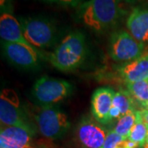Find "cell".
Returning <instances> with one entry per match:
<instances>
[{
    "mask_svg": "<svg viewBox=\"0 0 148 148\" xmlns=\"http://www.w3.org/2000/svg\"><path fill=\"white\" fill-rule=\"evenodd\" d=\"M123 11L119 0H87L77 8V17L93 32L105 33L118 25Z\"/></svg>",
    "mask_w": 148,
    "mask_h": 148,
    "instance_id": "cell-1",
    "label": "cell"
},
{
    "mask_svg": "<svg viewBox=\"0 0 148 148\" xmlns=\"http://www.w3.org/2000/svg\"><path fill=\"white\" fill-rule=\"evenodd\" d=\"M87 45L84 34L79 31L69 33L49 55V62L63 72L73 71L84 63Z\"/></svg>",
    "mask_w": 148,
    "mask_h": 148,
    "instance_id": "cell-2",
    "label": "cell"
},
{
    "mask_svg": "<svg viewBox=\"0 0 148 148\" xmlns=\"http://www.w3.org/2000/svg\"><path fill=\"white\" fill-rule=\"evenodd\" d=\"M23 35L28 42L36 49H48L57 42L58 28L54 22L45 16L20 17Z\"/></svg>",
    "mask_w": 148,
    "mask_h": 148,
    "instance_id": "cell-3",
    "label": "cell"
},
{
    "mask_svg": "<svg viewBox=\"0 0 148 148\" xmlns=\"http://www.w3.org/2000/svg\"><path fill=\"white\" fill-rule=\"evenodd\" d=\"M35 119L39 132L49 140L63 138L70 127L67 114L60 108L54 106L39 107Z\"/></svg>",
    "mask_w": 148,
    "mask_h": 148,
    "instance_id": "cell-4",
    "label": "cell"
},
{
    "mask_svg": "<svg viewBox=\"0 0 148 148\" xmlns=\"http://www.w3.org/2000/svg\"><path fill=\"white\" fill-rule=\"evenodd\" d=\"M73 92V86L69 82L48 76L40 77L33 85L32 95L40 106H53L68 98Z\"/></svg>",
    "mask_w": 148,
    "mask_h": 148,
    "instance_id": "cell-5",
    "label": "cell"
},
{
    "mask_svg": "<svg viewBox=\"0 0 148 148\" xmlns=\"http://www.w3.org/2000/svg\"><path fill=\"white\" fill-rule=\"evenodd\" d=\"M145 45L138 41L127 31L119 30L111 35L109 43V54L119 63H127L143 56Z\"/></svg>",
    "mask_w": 148,
    "mask_h": 148,
    "instance_id": "cell-6",
    "label": "cell"
},
{
    "mask_svg": "<svg viewBox=\"0 0 148 148\" xmlns=\"http://www.w3.org/2000/svg\"><path fill=\"white\" fill-rule=\"evenodd\" d=\"M0 121L2 127L26 126L32 127L27 119L16 93L5 88L0 95Z\"/></svg>",
    "mask_w": 148,
    "mask_h": 148,
    "instance_id": "cell-7",
    "label": "cell"
},
{
    "mask_svg": "<svg viewBox=\"0 0 148 148\" xmlns=\"http://www.w3.org/2000/svg\"><path fill=\"white\" fill-rule=\"evenodd\" d=\"M2 47L6 58L17 68L31 70L39 67L40 58L36 49L7 41L2 42Z\"/></svg>",
    "mask_w": 148,
    "mask_h": 148,
    "instance_id": "cell-8",
    "label": "cell"
},
{
    "mask_svg": "<svg viewBox=\"0 0 148 148\" xmlns=\"http://www.w3.org/2000/svg\"><path fill=\"white\" fill-rule=\"evenodd\" d=\"M108 132L106 127L96 120L83 118L77 127L76 136L82 148H101Z\"/></svg>",
    "mask_w": 148,
    "mask_h": 148,
    "instance_id": "cell-9",
    "label": "cell"
},
{
    "mask_svg": "<svg viewBox=\"0 0 148 148\" xmlns=\"http://www.w3.org/2000/svg\"><path fill=\"white\" fill-rule=\"evenodd\" d=\"M35 131L32 127L8 126L1 127L0 147L32 148Z\"/></svg>",
    "mask_w": 148,
    "mask_h": 148,
    "instance_id": "cell-10",
    "label": "cell"
},
{
    "mask_svg": "<svg viewBox=\"0 0 148 148\" xmlns=\"http://www.w3.org/2000/svg\"><path fill=\"white\" fill-rule=\"evenodd\" d=\"M114 91L110 87H101L91 96L90 110L94 119L102 125L110 123V112L113 105Z\"/></svg>",
    "mask_w": 148,
    "mask_h": 148,
    "instance_id": "cell-11",
    "label": "cell"
},
{
    "mask_svg": "<svg viewBox=\"0 0 148 148\" xmlns=\"http://www.w3.org/2000/svg\"><path fill=\"white\" fill-rule=\"evenodd\" d=\"M126 27L138 41L145 45L148 44V8H133L127 17Z\"/></svg>",
    "mask_w": 148,
    "mask_h": 148,
    "instance_id": "cell-12",
    "label": "cell"
},
{
    "mask_svg": "<svg viewBox=\"0 0 148 148\" xmlns=\"http://www.w3.org/2000/svg\"><path fill=\"white\" fill-rule=\"evenodd\" d=\"M118 74L125 84L148 80L147 52L136 60L122 64L118 69Z\"/></svg>",
    "mask_w": 148,
    "mask_h": 148,
    "instance_id": "cell-13",
    "label": "cell"
},
{
    "mask_svg": "<svg viewBox=\"0 0 148 148\" xmlns=\"http://www.w3.org/2000/svg\"><path fill=\"white\" fill-rule=\"evenodd\" d=\"M0 36L3 41L18 43L29 47L35 48L27 41L24 36L19 21L9 13H2L1 15Z\"/></svg>",
    "mask_w": 148,
    "mask_h": 148,
    "instance_id": "cell-14",
    "label": "cell"
},
{
    "mask_svg": "<svg viewBox=\"0 0 148 148\" xmlns=\"http://www.w3.org/2000/svg\"><path fill=\"white\" fill-rule=\"evenodd\" d=\"M126 87L133 100L146 109L148 106V80L127 83Z\"/></svg>",
    "mask_w": 148,
    "mask_h": 148,
    "instance_id": "cell-15",
    "label": "cell"
},
{
    "mask_svg": "<svg viewBox=\"0 0 148 148\" xmlns=\"http://www.w3.org/2000/svg\"><path fill=\"white\" fill-rule=\"evenodd\" d=\"M137 121L132 128L128 140L137 143L139 147H143L146 144L148 133L147 124L144 122L141 114V110H137Z\"/></svg>",
    "mask_w": 148,
    "mask_h": 148,
    "instance_id": "cell-16",
    "label": "cell"
},
{
    "mask_svg": "<svg viewBox=\"0 0 148 148\" xmlns=\"http://www.w3.org/2000/svg\"><path fill=\"white\" fill-rule=\"evenodd\" d=\"M112 106L120 110L122 116L136 111L135 101L127 90H122L115 92L113 98Z\"/></svg>",
    "mask_w": 148,
    "mask_h": 148,
    "instance_id": "cell-17",
    "label": "cell"
},
{
    "mask_svg": "<svg viewBox=\"0 0 148 148\" xmlns=\"http://www.w3.org/2000/svg\"><path fill=\"white\" fill-rule=\"evenodd\" d=\"M136 112H132L122 116L115 124V127L113 129L117 134L124 138H128L132 128L137 121V114Z\"/></svg>",
    "mask_w": 148,
    "mask_h": 148,
    "instance_id": "cell-18",
    "label": "cell"
},
{
    "mask_svg": "<svg viewBox=\"0 0 148 148\" xmlns=\"http://www.w3.org/2000/svg\"><path fill=\"white\" fill-rule=\"evenodd\" d=\"M126 139L117 134L114 130H111L108 132L106 141L101 148H128Z\"/></svg>",
    "mask_w": 148,
    "mask_h": 148,
    "instance_id": "cell-19",
    "label": "cell"
},
{
    "mask_svg": "<svg viewBox=\"0 0 148 148\" xmlns=\"http://www.w3.org/2000/svg\"><path fill=\"white\" fill-rule=\"evenodd\" d=\"M49 3H55L61 6L67 7H78L82 3V0H41Z\"/></svg>",
    "mask_w": 148,
    "mask_h": 148,
    "instance_id": "cell-20",
    "label": "cell"
},
{
    "mask_svg": "<svg viewBox=\"0 0 148 148\" xmlns=\"http://www.w3.org/2000/svg\"><path fill=\"white\" fill-rule=\"evenodd\" d=\"M141 114H142V116L144 122L148 125V110L147 109H144L141 110Z\"/></svg>",
    "mask_w": 148,
    "mask_h": 148,
    "instance_id": "cell-21",
    "label": "cell"
},
{
    "mask_svg": "<svg viewBox=\"0 0 148 148\" xmlns=\"http://www.w3.org/2000/svg\"><path fill=\"white\" fill-rule=\"evenodd\" d=\"M122 3H126L127 4H133L136 2H138V0H119Z\"/></svg>",
    "mask_w": 148,
    "mask_h": 148,
    "instance_id": "cell-22",
    "label": "cell"
},
{
    "mask_svg": "<svg viewBox=\"0 0 148 148\" xmlns=\"http://www.w3.org/2000/svg\"><path fill=\"white\" fill-rule=\"evenodd\" d=\"M148 126V125H147ZM146 146H147L148 147V133H147V142H146V144H145Z\"/></svg>",
    "mask_w": 148,
    "mask_h": 148,
    "instance_id": "cell-23",
    "label": "cell"
},
{
    "mask_svg": "<svg viewBox=\"0 0 148 148\" xmlns=\"http://www.w3.org/2000/svg\"><path fill=\"white\" fill-rule=\"evenodd\" d=\"M142 148H148V147H147V146H146V145H144V146H143Z\"/></svg>",
    "mask_w": 148,
    "mask_h": 148,
    "instance_id": "cell-24",
    "label": "cell"
},
{
    "mask_svg": "<svg viewBox=\"0 0 148 148\" xmlns=\"http://www.w3.org/2000/svg\"><path fill=\"white\" fill-rule=\"evenodd\" d=\"M145 50H148V45H147V47L146 48V49H145Z\"/></svg>",
    "mask_w": 148,
    "mask_h": 148,
    "instance_id": "cell-25",
    "label": "cell"
},
{
    "mask_svg": "<svg viewBox=\"0 0 148 148\" xmlns=\"http://www.w3.org/2000/svg\"><path fill=\"white\" fill-rule=\"evenodd\" d=\"M146 109H147V110H148V106H147V108H146Z\"/></svg>",
    "mask_w": 148,
    "mask_h": 148,
    "instance_id": "cell-26",
    "label": "cell"
}]
</instances>
